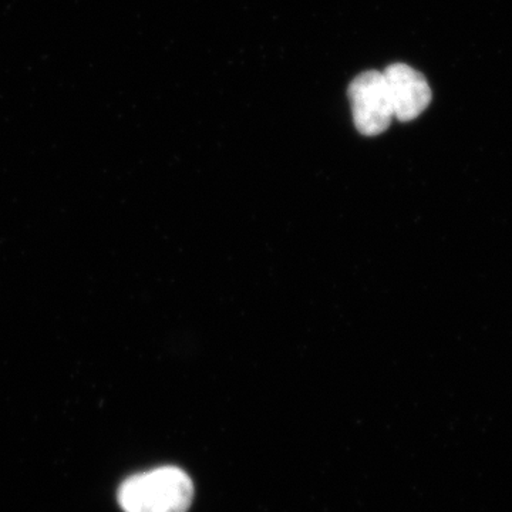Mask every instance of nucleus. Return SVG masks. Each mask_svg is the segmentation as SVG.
Here are the masks:
<instances>
[{
    "label": "nucleus",
    "instance_id": "7ed1b4c3",
    "mask_svg": "<svg viewBox=\"0 0 512 512\" xmlns=\"http://www.w3.org/2000/svg\"><path fill=\"white\" fill-rule=\"evenodd\" d=\"M387 92L392 101L393 116L397 120L417 119L429 107L431 89L426 77L403 63L390 64L383 72Z\"/></svg>",
    "mask_w": 512,
    "mask_h": 512
},
{
    "label": "nucleus",
    "instance_id": "f03ea898",
    "mask_svg": "<svg viewBox=\"0 0 512 512\" xmlns=\"http://www.w3.org/2000/svg\"><path fill=\"white\" fill-rule=\"evenodd\" d=\"M348 94L353 121L360 134L375 137L390 127L394 116L383 72L360 73L350 83Z\"/></svg>",
    "mask_w": 512,
    "mask_h": 512
},
{
    "label": "nucleus",
    "instance_id": "f257e3e1",
    "mask_svg": "<svg viewBox=\"0 0 512 512\" xmlns=\"http://www.w3.org/2000/svg\"><path fill=\"white\" fill-rule=\"evenodd\" d=\"M192 497L191 478L177 467L136 474L121 484L117 495L124 512H187Z\"/></svg>",
    "mask_w": 512,
    "mask_h": 512
}]
</instances>
